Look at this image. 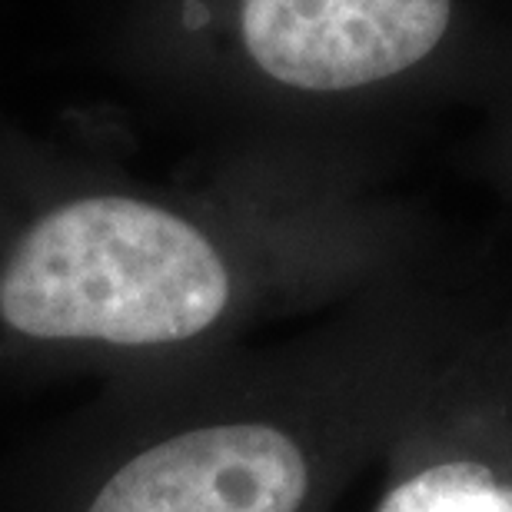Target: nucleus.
<instances>
[{
  "mask_svg": "<svg viewBox=\"0 0 512 512\" xmlns=\"http://www.w3.org/2000/svg\"><path fill=\"white\" fill-rule=\"evenodd\" d=\"M260 167L237 157L210 180L150 183L34 140L0 230V370L130 380L193 366L256 276L330 223L280 207Z\"/></svg>",
  "mask_w": 512,
  "mask_h": 512,
  "instance_id": "f257e3e1",
  "label": "nucleus"
},
{
  "mask_svg": "<svg viewBox=\"0 0 512 512\" xmlns=\"http://www.w3.org/2000/svg\"><path fill=\"white\" fill-rule=\"evenodd\" d=\"M499 0H124L104 54L153 107L326 124L479 80Z\"/></svg>",
  "mask_w": 512,
  "mask_h": 512,
  "instance_id": "f03ea898",
  "label": "nucleus"
},
{
  "mask_svg": "<svg viewBox=\"0 0 512 512\" xmlns=\"http://www.w3.org/2000/svg\"><path fill=\"white\" fill-rule=\"evenodd\" d=\"M376 512H512V489L473 459L439 463L399 483Z\"/></svg>",
  "mask_w": 512,
  "mask_h": 512,
  "instance_id": "7ed1b4c3",
  "label": "nucleus"
},
{
  "mask_svg": "<svg viewBox=\"0 0 512 512\" xmlns=\"http://www.w3.org/2000/svg\"><path fill=\"white\" fill-rule=\"evenodd\" d=\"M30 143L34 140L24 137V133L14 130L4 117H0V230H4L10 207H14V200H17Z\"/></svg>",
  "mask_w": 512,
  "mask_h": 512,
  "instance_id": "20e7f679",
  "label": "nucleus"
}]
</instances>
